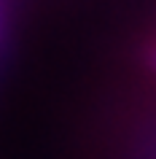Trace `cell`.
<instances>
[{
	"mask_svg": "<svg viewBox=\"0 0 156 159\" xmlns=\"http://www.w3.org/2000/svg\"><path fill=\"white\" fill-rule=\"evenodd\" d=\"M148 65L156 70V38L151 41V46H148Z\"/></svg>",
	"mask_w": 156,
	"mask_h": 159,
	"instance_id": "obj_1",
	"label": "cell"
}]
</instances>
